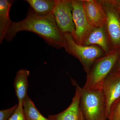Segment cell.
Wrapping results in <instances>:
<instances>
[{
    "mask_svg": "<svg viewBox=\"0 0 120 120\" xmlns=\"http://www.w3.org/2000/svg\"><path fill=\"white\" fill-rule=\"evenodd\" d=\"M31 9L37 15L46 16L52 13L56 0H26Z\"/></svg>",
    "mask_w": 120,
    "mask_h": 120,
    "instance_id": "cell-14",
    "label": "cell"
},
{
    "mask_svg": "<svg viewBox=\"0 0 120 120\" xmlns=\"http://www.w3.org/2000/svg\"><path fill=\"white\" fill-rule=\"evenodd\" d=\"M113 70L120 72V57L116 64Z\"/></svg>",
    "mask_w": 120,
    "mask_h": 120,
    "instance_id": "cell-20",
    "label": "cell"
},
{
    "mask_svg": "<svg viewBox=\"0 0 120 120\" xmlns=\"http://www.w3.org/2000/svg\"><path fill=\"white\" fill-rule=\"evenodd\" d=\"M30 72L26 69H22L17 72L14 82L16 95L19 103L23 104L27 95L28 87V79Z\"/></svg>",
    "mask_w": 120,
    "mask_h": 120,
    "instance_id": "cell-12",
    "label": "cell"
},
{
    "mask_svg": "<svg viewBox=\"0 0 120 120\" xmlns=\"http://www.w3.org/2000/svg\"><path fill=\"white\" fill-rule=\"evenodd\" d=\"M85 13L89 22L94 27L105 26L106 15L100 0H82Z\"/></svg>",
    "mask_w": 120,
    "mask_h": 120,
    "instance_id": "cell-9",
    "label": "cell"
},
{
    "mask_svg": "<svg viewBox=\"0 0 120 120\" xmlns=\"http://www.w3.org/2000/svg\"><path fill=\"white\" fill-rule=\"evenodd\" d=\"M71 0H56L52 12L56 23L62 34L73 36L75 31Z\"/></svg>",
    "mask_w": 120,
    "mask_h": 120,
    "instance_id": "cell-6",
    "label": "cell"
},
{
    "mask_svg": "<svg viewBox=\"0 0 120 120\" xmlns=\"http://www.w3.org/2000/svg\"><path fill=\"white\" fill-rule=\"evenodd\" d=\"M23 105L24 112L27 120H50L40 112L28 96L25 99Z\"/></svg>",
    "mask_w": 120,
    "mask_h": 120,
    "instance_id": "cell-15",
    "label": "cell"
},
{
    "mask_svg": "<svg viewBox=\"0 0 120 120\" xmlns=\"http://www.w3.org/2000/svg\"><path fill=\"white\" fill-rule=\"evenodd\" d=\"M18 104L13 107L0 111V120H8L17 109Z\"/></svg>",
    "mask_w": 120,
    "mask_h": 120,
    "instance_id": "cell-18",
    "label": "cell"
},
{
    "mask_svg": "<svg viewBox=\"0 0 120 120\" xmlns=\"http://www.w3.org/2000/svg\"><path fill=\"white\" fill-rule=\"evenodd\" d=\"M71 80L76 88L75 92L71 103L68 107L61 112L48 116V118L50 120H80L81 115L79 109L80 92L76 82L72 79Z\"/></svg>",
    "mask_w": 120,
    "mask_h": 120,
    "instance_id": "cell-11",
    "label": "cell"
},
{
    "mask_svg": "<svg viewBox=\"0 0 120 120\" xmlns=\"http://www.w3.org/2000/svg\"><path fill=\"white\" fill-rule=\"evenodd\" d=\"M63 34L66 42L65 51L80 61L86 74L94 62L106 54L103 50L97 46L79 45L75 42L71 34L68 33Z\"/></svg>",
    "mask_w": 120,
    "mask_h": 120,
    "instance_id": "cell-4",
    "label": "cell"
},
{
    "mask_svg": "<svg viewBox=\"0 0 120 120\" xmlns=\"http://www.w3.org/2000/svg\"><path fill=\"white\" fill-rule=\"evenodd\" d=\"M110 1L116 7L120 9V0H110Z\"/></svg>",
    "mask_w": 120,
    "mask_h": 120,
    "instance_id": "cell-19",
    "label": "cell"
},
{
    "mask_svg": "<svg viewBox=\"0 0 120 120\" xmlns=\"http://www.w3.org/2000/svg\"><path fill=\"white\" fill-rule=\"evenodd\" d=\"M8 120H27L24 112L23 103H18L17 109Z\"/></svg>",
    "mask_w": 120,
    "mask_h": 120,
    "instance_id": "cell-17",
    "label": "cell"
},
{
    "mask_svg": "<svg viewBox=\"0 0 120 120\" xmlns=\"http://www.w3.org/2000/svg\"><path fill=\"white\" fill-rule=\"evenodd\" d=\"M120 57V48L113 49L94 62L87 74L83 87L89 90H101L103 83L113 71Z\"/></svg>",
    "mask_w": 120,
    "mask_h": 120,
    "instance_id": "cell-2",
    "label": "cell"
},
{
    "mask_svg": "<svg viewBox=\"0 0 120 120\" xmlns=\"http://www.w3.org/2000/svg\"><path fill=\"white\" fill-rule=\"evenodd\" d=\"M80 92L79 109L84 120H109L101 90H89L77 84Z\"/></svg>",
    "mask_w": 120,
    "mask_h": 120,
    "instance_id": "cell-3",
    "label": "cell"
},
{
    "mask_svg": "<svg viewBox=\"0 0 120 120\" xmlns=\"http://www.w3.org/2000/svg\"><path fill=\"white\" fill-rule=\"evenodd\" d=\"M80 120H84L83 117L82 116V113H81V117H80Z\"/></svg>",
    "mask_w": 120,
    "mask_h": 120,
    "instance_id": "cell-21",
    "label": "cell"
},
{
    "mask_svg": "<svg viewBox=\"0 0 120 120\" xmlns=\"http://www.w3.org/2000/svg\"><path fill=\"white\" fill-rule=\"evenodd\" d=\"M109 118L112 105L120 97V72L113 70L105 80L101 88Z\"/></svg>",
    "mask_w": 120,
    "mask_h": 120,
    "instance_id": "cell-8",
    "label": "cell"
},
{
    "mask_svg": "<svg viewBox=\"0 0 120 120\" xmlns=\"http://www.w3.org/2000/svg\"><path fill=\"white\" fill-rule=\"evenodd\" d=\"M82 45L97 46L103 50L106 54L109 53L113 49L105 25L94 27Z\"/></svg>",
    "mask_w": 120,
    "mask_h": 120,
    "instance_id": "cell-10",
    "label": "cell"
},
{
    "mask_svg": "<svg viewBox=\"0 0 120 120\" xmlns=\"http://www.w3.org/2000/svg\"><path fill=\"white\" fill-rule=\"evenodd\" d=\"M23 31L35 33L47 44L56 49H65L66 46L64 37L58 29L52 13L44 16L39 15L31 9H29L25 19L12 22L5 39L11 42L17 32Z\"/></svg>",
    "mask_w": 120,
    "mask_h": 120,
    "instance_id": "cell-1",
    "label": "cell"
},
{
    "mask_svg": "<svg viewBox=\"0 0 120 120\" xmlns=\"http://www.w3.org/2000/svg\"><path fill=\"white\" fill-rule=\"evenodd\" d=\"M13 1L0 0V43L5 38L7 32L12 23L9 17V12Z\"/></svg>",
    "mask_w": 120,
    "mask_h": 120,
    "instance_id": "cell-13",
    "label": "cell"
},
{
    "mask_svg": "<svg viewBox=\"0 0 120 120\" xmlns=\"http://www.w3.org/2000/svg\"><path fill=\"white\" fill-rule=\"evenodd\" d=\"M75 31L72 36L75 42L82 45L94 27L89 22L84 11L82 0H71Z\"/></svg>",
    "mask_w": 120,
    "mask_h": 120,
    "instance_id": "cell-5",
    "label": "cell"
},
{
    "mask_svg": "<svg viewBox=\"0 0 120 120\" xmlns=\"http://www.w3.org/2000/svg\"><path fill=\"white\" fill-rule=\"evenodd\" d=\"M106 15L105 26L112 49L120 48V15L110 0H101Z\"/></svg>",
    "mask_w": 120,
    "mask_h": 120,
    "instance_id": "cell-7",
    "label": "cell"
},
{
    "mask_svg": "<svg viewBox=\"0 0 120 120\" xmlns=\"http://www.w3.org/2000/svg\"><path fill=\"white\" fill-rule=\"evenodd\" d=\"M109 120H120V97L112 105Z\"/></svg>",
    "mask_w": 120,
    "mask_h": 120,
    "instance_id": "cell-16",
    "label": "cell"
},
{
    "mask_svg": "<svg viewBox=\"0 0 120 120\" xmlns=\"http://www.w3.org/2000/svg\"><path fill=\"white\" fill-rule=\"evenodd\" d=\"M115 6H116V5H115ZM117 7V9H118V11H119V13H120V8H117V7Z\"/></svg>",
    "mask_w": 120,
    "mask_h": 120,
    "instance_id": "cell-22",
    "label": "cell"
}]
</instances>
